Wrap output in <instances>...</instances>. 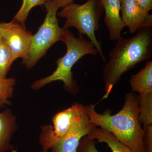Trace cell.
Instances as JSON below:
<instances>
[{
  "mask_svg": "<svg viewBox=\"0 0 152 152\" xmlns=\"http://www.w3.org/2000/svg\"><path fill=\"white\" fill-rule=\"evenodd\" d=\"M95 107L90 104L86 106V109L89 118L96 127L111 133L134 152H146L144 129L139 119L137 95L133 92L127 94L122 109L114 115L108 110L103 114L99 113Z\"/></svg>",
  "mask_w": 152,
  "mask_h": 152,
  "instance_id": "1",
  "label": "cell"
},
{
  "mask_svg": "<svg viewBox=\"0 0 152 152\" xmlns=\"http://www.w3.org/2000/svg\"><path fill=\"white\" fill-rule=\"evenodd\" d=\"M111 50L110 59L103 70L107 99L113 87L121 81L122 76L139 63L148 60L152 56V27L142 28L131 38L120 37Z\"/></svg>",
  "mask_w": 152,
  "mask_h": 152,
  "instance_id": "2",
  "label": "cell"
},
{
  "mask_svg": "<svg viewBox=\"0 0 152 152\" xmlns=\"http://www.w3.org/2000/svg\"><path fill=\"white\" fill-rule=\"evenodd\" d=\"M61 41L65 44L67 51L66 54L56 61L57 67L50 75L36 81L31 86L33 89L38 90L51 82L61 81L64 88L72 94L79 92L77 82L73 79L72 69L80 59L87 55L96 56L99 53L94 45L86 40L83 35L79 34L76 38L69 29L62 28Z\"/></svg>",
  "mask_w": 152,
  "mask_h": 152,
  "instance_id": "3",
  "label": "cell"
},
{
  "mask_svg": "<svg viewBox=\"0 0 152 152\" xmlns=\"http://www.w3.org/2000/svg\"><path fill=\"white\" fill-rule=\"evenodd\" d=\"M98 2V0H88L82 5L72 3L63 8L57 15L66 19L64 27L75 28L79 34L86 35L94 45L102 61L105 62L102 44L95 35V32L100 27L101 16Z\"/></svg>",
  "mask_w": 152,
  "mask_h": 152,
  "instance_id": "4",
  "label": "cell"
},
{
  "mask_svg": "<svg viewBox=\"0 0 152 152\" xmlns=\"http://www.w3.org/2000/svg\"><path fill=\"white\" fill-rule=\"evenodd\" d=\"M46 16L35 34L32 36L27 54L23 63L28 69L33 67L53 44L61 41L62 28L59 26L57 12L58 8L50 0L45 4Z\"/></svg>",
  "mask_w": 152,
  "mask_h": 152,
  "instance_id": "5",
  "label": "cell"
},
{
  "mask_svg": "<svg viewBox=\"0 0 152 152\" xmlns=\"http://www.w3.org/2000/svg\"><path fill=\"white\" fill-rule=\"evenodd\" d=\"M96 127L89 118L85 106L65 135L53 144L50 148L52 152H77L82 139Z\"/></svg>",
  "mask_w": 152,
  "mask_h": 152,
  "instance_id": "6",
  "label": "cell"
},
{
  "mask_svg": "<svg viewBox=\"0 0 152 152\" xmlns=\"http://www.w3.org/2000/svg\"><path fill=\"white\" fill-rule=\"evenodd\" d=\"M0 34L10 47L14 60L26 56L32 34L25 25L13 19L9 23H0Z\"/></svg>",
  "mask_w": 152,
  "mask_h": 152,
  "instance_id": "7",
  "label": "cell"
},
{
  "mask_svg": "<svg viewBox=\"0 0 152 152\" xmlns=\"http://www.w3.org/2000/svg\"><path fill=\"white\" fill-rule=\"evenodd\" d=\"M122 20L131 34L152 26V15L142 8L136 0H121Z\"/></svg>",
  "mask_w": 152,
  "mask_h": 152,
  "instance_id": "8",
  "label": "cell"
},
{
  "mask_svg": "<svg viewBox=\"0 0 152 152\" xmlns=\"http://www.w3.org/2000/svg\"><path fill=\"white\" fill-rule=\"evenodd\" d=\"M105 11L104 22L109 31L110 40L115 41L121 37L125 27L121 15V0H100Z\"/></svg>",
  "mask_w": 152,
  "mask_h": 152,
  "instance_id": "9",
  "label": "cell"
},
{
  "mask_svg": "<svg viewBox=\"0 0 152 152\" xmlns=\"http://www.w3.org/2000/svg\"><path fill=\"white\" fill-rule=\"evenodd\" d=\"M17 129L16 118L11 109L0 112V152L14 150L11 141Z\"/></svg>",
  "mask_w": 152,
  "mask_h": 152,
  "instance_id": "10",
  "label": "cell"
},
{
  "mask_svg": "<svg viewBox=\"0 0 152 152\" xmlns=\"http://www.w3.org/2000/svg\"><path fill=\"white\" fill-rule=\"evenodd\" d=\"M129 83L133 92L152 93V61H148L140 72L132 75Z\"/></svg>",
  "mask_w": 152,
  "mask_h": 152,
  "instance_id": "11",
  "label": "cell"
},
{
  "mask_svg": "<svg viewBox=\"0 0 152 152\" xmlns=\"http://www.w3.org/2000/svg\"><path fill=\"white\" fill-rule=\"evenodd\" d=\"M90 138L96 140L98 142L105 143L112 152H134L130 148L120 142L111 133L101 128L93 129L88 134Z\"/></svg>",
  "mask_w": 152,
  "mask_h": 152,
  "instance_id": "12",
  "label": "cell"
},
{
  "mask_svg": "<svg viewBox=\"0 0 152 152\" xmlns=\"http://www.w3.org/2000/svg\"><path fill=\"white\" fill-rule=\"evenodd\" d=\"M139 119L144 128L152 125V93L139 94Z\"/></svg>",
  "mask_w": 152,
  "mask_h": 152,
  "instance_id": "13",
  "label": "cell"
},
{
  "mask_svg": "<svg viewBox=\"0 0 152 152\" xmlns=\"http://www.w3.org/2000/svg\"><path fill=\"white\" fill-rule=\"evenodd\" d=\"M14 61L11 49L1 37L0 38V78H7V74Z\"/></svg>",
  "mask_w": 152,
  "mask_h": 152,
  "instance_id": "14",
  "label": "cell"
},
{
  "mask_svg": "<svg viewBox=\"0 0 152 152\" xmlns=\"http://www.w3.org/2000/svg\"><path fill=\"white\" fill-rule=\"evenodd\" d=\"M16 80L13 78H0V107L10 105Z\"/></svg>",
  "mask_w": 152,
  "mask_h": 152,
  "instance_id": "15",
  "label": "cell"
},
{
  "mask_svg": "<svg viewBox=\"0 0 152 152\" xmlns=\"http://www.w3.org/2000/svg\"><path fill=\"white\" fill-rule=\"evenodd\" d=\"M50 0H23V4L14 19L25 25L30 11L34 7L45 5Z\"/></svg>",
  "mask_w": 152,
  "mask_h": 152,
  "instance_id": "16",
  "label": "cell"
},
{
  "mask_svg": "<svg viewBox=\"0 0 152 152\" xmlns=\"http://www.w3.org/2000/svg\"><path fill=\"white\" fill-rule=\"evenodd\" d=\"M96 144L95 140L86 136L81 140L77 152H99Z\"/></svg>",
  "mask_w": 152,
  "mask_h": 152,
  "instance_id": "17",
  "label": "cell"
},
{
  "mask_svg": "<svg viewBox=\"0 0 152 152\" xmlns=\"http://www.w3.org/2000/svg\"><path fill=\"white\" fill-rule=\"evenodd\" d=\"M144 142L146 152H152V125L144 128Z\"/></svg>",
  "mask_w": 152,
  "mask_h": 152,
  "instance_id": "18",
  "label": "cell"
},
{
  "mask_svg": "<svg viewBox=\"0 0 152 152\" xmlns=\"http://www.w3.org/2000/svg\"><path fill=\"white\" fill-rule=\"evenodd\" d=\"M145 10L149 12L152 9V0H136Z\"/></svg>",
  "mask_w": 152,
  "mask_h": 152,
  "instance_id": "19",
  "label": "cell"
},
{
  "mask_svg": "<svg viewBox=\"0 0 152 152\" xmlns=\"http://www.w3.org/2000/svg\"><path fill=\"white\" fill-rule=\"evenodd\" d=\"M58 8H64L74 3V0H51Z\"/></svg>",
  "mask_w": 152,
  "mask_h": 152,
  "instance_id": "20",
  "label": "cell"
},
{
  "mask_svg": "<svg viewBox=\"0 0 152 152\" xmlns=\"http://www.w3.org/2000/svg\"><path fill=\"white\" fill-rule=\"evenodd\" d=\"M40 152H48V151H45V150H42V151H41Z\"/></svg>",
  "mask_w": 152,
  "mask_h": 152,
  "instance_id": "21",
  "label": "cell"
},
{
  "mask_svg": "<svg viewBox=\"0 0 152 152\" xmlns=\"http://www.w3.org/2000/svg\"><path fill=\"white\" fill-rule=\"evenodd\" d=\"M12 152H17V150H12Z\"/></svg>",
  "mask_w": 152,
  "mask_h": 152,
  "instance_id": "22",
  "label": "cell"
},
{
  "mask_svg": "<svg viewBox=\"0 0 152 152\" xmlns=\"http://www.w3.org/2000/svg\"><path fill=\"white\" fill-rule=\"evenodd\" d=\"M1 37V34H0V38Z\"/></svg>",
  "mask_w": 152,
  "mask_h": 152,
  "instance_id": "23",
  "label": "cell"
}]
</instances>
